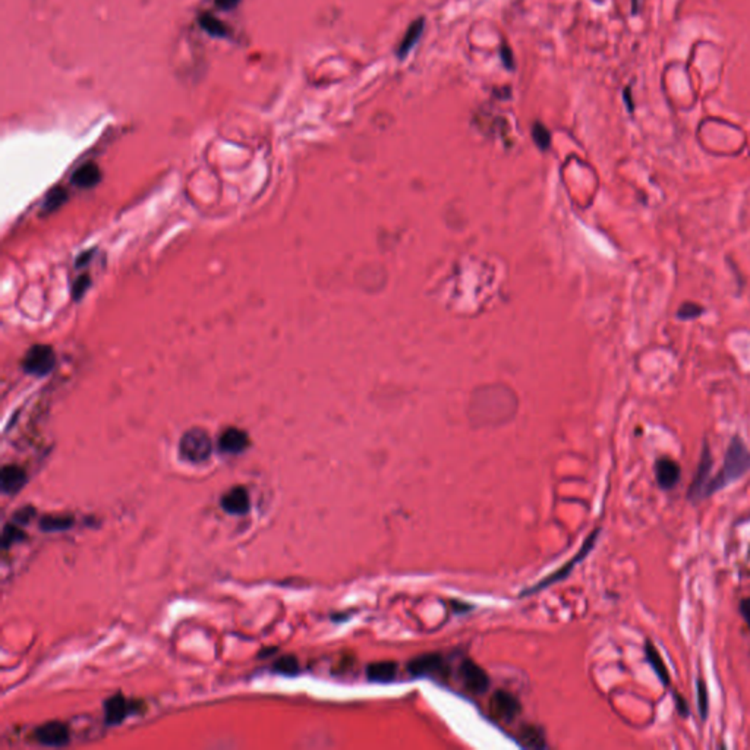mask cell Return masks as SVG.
<instances>
[{"instance_id":"6da1fadb","label":"cell","mask_w":750,"mask_h":750,"mask_svg":"<svg viewBox=\"0 0 750 750\" xmlns=\"http://www.w3.org/2000/svg\"><path fill=\"white\" fill-rule=\"evenodd\" d=\"M213 450L212 439L202 428L188 429L180 439L179 451L183 459L191 463H202L210 457Z\"/></svg>"},{"instance_id":"7a4b0ae2","label":"cell","mask_w":750,"mask_h":750,"mask_svg":"<svg viewBox=\"0 0 750 750\" xmlns=\"http://www.w3.org/2000/svg\"><path fill=\"white\" fill-rule=\"evenodd\" d=\"M56 365V355L50 346L35 345L24 358V369L33 375H46Z\"/></svg>"},{"instance_id":"3957f363","label":"cell","mask_w":750,"mask_h":750,"mask_svg":"<svg viewBox=\"0 0 750 750\" xmlns=\"http://www.w3.org/2000/svg\"><path fill=\"white\" fill-rule=\"evenodd\" d=\"M750 466V454L746 450L744 444L740 440H734L728 449L727 459H725V468L722 472L721 481L727 483V479H733L740 476L747 468Z\"/></svg>"},{"instance_id":"277c9868","label":"cell","mask_w":750,"mask_h":750,"mask_svg":"<svg viewBox=\"0 0 750 750\" xmlns=\"http://www.w3.org/2000/svg\"><path fill=\"white\" fill-rule=\"evenodd\" d=\"M34 737L38 743L45 746L60 747L69 743V730L64 722L49 721L37 728Z\"/></svg>"},{"instance_id":"5b68a950","label":"cell","mask_w":750,"mask_h":750,"mask_svg":"<svg viewBox=\"0 0 750 750\" xmlns=\"http://www.w3.org/2000/svg\"><path fill=\"white\" fill-rule=\"evenodd\" d=\"M459 676L466 689L472 693H484L490 686V679L487 673L471 659H466L461 664Z\"/></svg>"},{"instance_id":"8992f818","label":"cell","mask_w":750,"mask_h":750,"mask_svg":"<svg viewBox=\"0 0 750 750\" xmlns=\"http://www.w3.org/2000/svg\"><path fill=\"white\" fill-rule=\"evenodd\" d=\"M596 533H598V532H595V533H594L592 536H589V538H588V541H587V543H585V546H583V548L580 550V553H577V554H576V555H575V557H573V558H572L570 561H567L565 566H562L561 569H558L557 572H554L553 575H550V576H548L547 579H544L543 582H539V583H538V585H536L535 588H531V589L525 591V592H524V595H528V594H533V592H538V591H541V589H544V588H548V587H551V585H553V583H555V582H558V580H561V579H565V577H567V576H569V573H570V572L573 570V567H575V566L577 565V562H579V561H582L583 558H585V557L588 555L589 550L592 548V546H594V543H595V538H596Z\"/></svg>"},{"instance_id":"52a82bcc","label":"cell","mask_w":750,"mask_h":750,"mask_svg":"<svg viewBox=\"0 0 750 750\" xmlns=\"http://www.w3.org/2000/svg\"><path fill=\"white\" fill-rule=\"evenodd\" d=\"M520 705L517 699L507 692H495L490 699V712L494 718L502 721H512L517 717Z\"/></svg>"},{"instance_id":"ba28073f","label":"cell","mask_w":750,"mask_h":750,"mask_svg":"<svg viewBox=\"0 0 750 750\" xmlns=\"http://www.w3.org/2000/svg\"><path fill=\"white\" fill-rule=\"evenodd\" d=\"M220 506L229 514L242 516L248 513L249 506H251V500H249L248 490L241 485L231 488L221 497Z\"/></svg>"},{"instance_id":"9c48e42d","label":"cell","mask_w":750,"mask_h":750,"mask_svg":"<svg viewBox=\"0 0 750 750\" xmlns=\"http://www.w3.org/2000/svg\"><path fill=\"white\" fill-rule=\"evenodd\" d=\"M409 673L413 676H432V674H442L446 670V664L442 655L429 654V655H421L415 658L408 665Z\"/></svg>"},{"instance_id":"30bf717a","label":"cell","mask_w":750,"mask_h":750,"mask_svg":"<svg viewBox=\"0 0 750 750\" xmlns=\"http://www.w3.org/2000/svg\"><path fill=\"white\" fill-rule=\"evenodd\" d=\"M134 710V703H129L120 693L113 695L104 702V715L108 725H119L123 722Z\"/></svg>"},{"instance_id":"8fae6325","label":"cell","mask_w":750,"mask_h":750,"mask_svg":"<svg viewBox=\"0 0 750 750\" xmlns=\"http://www.w3.org/2000/svg\"><path fill=\"white\" fill-rule=\"evenodd\" d=\"M425 31V18L421 16L418 19H413L408 30L403 34V38L396 49V57L399 60H403L408 57V54L412 52V49L416 46V43L421 40L422 34Z\"/></svg>"},{"instance_id":"7c38bea8","label":"cell","mask_w":750,"mask_h":750,"mask_svg":"<svg viewBox=\"0 0 750 750\" xmlns=\"http://www.w3.org/2000/svg\"><path fill=\"white\" fill-rule=\"evenodd\" d=\"M249 444L248 434L239 428H227L219 439V447L229 454L242 453Z\"/></svg>"},{"instance_id":"4fadbf2b","label":"cell","mask_w":750,"mask_h":750,"mask_svg":"<svg viewBox=\"0 0 750 750\" xmlns=\"http://www.w3.org/2000/svg\"><path fill=\"white\" fill-rule=\"evenodd\" d=\"M27 483L25 471L16 465H6L0 473L4 494H16Z\"/></svg>"},{"instance_id":"5bb4252c","label":"cell","mask_w":750,"mask_h":750,"mask_svg":"<svg viewBox=\"0 0 750 750\" xmlns=\"http://www.w3.org/2000/svg\"><path fill=\"white\" fill-rule=\"evenodd\" d=\"M655 476H657V483L661 488L670 490L679 481L680 466L674 461L664 457V459H659L655 465Z\"/></svg>"},{"instance_id":"9a60e30c","label":"cell","mask_w":750,"mask_h":750,"mask_svg":"<svg viewBox=\"0 0 750 750\" xmlns=\"http://www.w3.org/2000/svg\"><path fill=\"white\" fill-rule=\"evenodd\" d=\"M398 671H399V665L398 662H393V661L372 662L371 665H368V669H367L368 679L371 681H380V683H387V681L394 680L396 676H398Z\"/></svg>"},{"instance_id":"2e32d148","label":"cell","mask_w":750,"mask_h":750,"mask_svg":"<svg viewBox=\"0 0 750 750\" xmlns=\"http://www.w3.org/2000/svg\"><path fill=\"white\" fill-rule=\"evenodd\" d=\"M100 178H101V173H100V169L97 168V164L87 163L84 166H81V168L74 173L72 182L74 185L79 188H93L94 185L98 183Z\"/></svg>"},{"instance_id":"e0dca14e","label":"cell","mask_w":750,"mask_h":750,"mask_svg":"<svg viewBox=\"0 0 750 750\" xmlns=\"http://www.w3.org/2000/svg\"><path fill=\"white\" fill-rule=\"evenodd\" d=\"M74 517L72 516H62V514H49L45 516L40 520V529L45 532H59V531H67L71 529L74 525Z\"/></svg>"},{"instance_id":"ac0fdd59","label":"cell","mask_w":750,"mask_h":750,"mask_svg":"<svg viewBox=\"0 0 750 750\" xmlns=\"http://www.w3.org/2000/svg\"><path fill=\"white\" fill-rule=\"evenodd\" d=\"M519 739H520V743L526 747L543 749L546 746L543 732L538 730V728L533 725H525L522 730H520Z\"/></svg>"},{"instance_id":"d6986e66","label":"cell","mask_w":750,"mask_h":750,"mask_svg":"<svg viewBox=\"0 0 750 750\" xmlns=\"http://www.w3.org/2000/svg\"><path fill=\"white\" fill-rule=\"evenodd\" d=\"M275 671L280 673V674H284V676H295L298 674L299 671V662L295 657L292 655H286V657H282L276 661L275 664Z\"/></svg>"},{"instance_id":"ffe728a7","label":"cell","mask_w":750,"mask_h":750,"mask_svg":"<svg viewBox=\"0 0 750 750\" xmlns=\"http://www.w3.org/2000/svg\"><path fill=\"white\" fill-rule=\"evenodd\" d=\"M532 138L535 141V144L538 145V147L541 150H546L550 147V142H551V135H550V131L547 129V127H544L543 123L541 122H535L533 127H532Z\"/></svg>"},{"instance_id":"44dd1931","label":"cell","mask_w":750,"mask_h":750,"mask_svg":"<svg viewBox=\"0 0 750 750\" xmlns=\"http://www.w3.org/2000/svg\"><path fill=\"white\" fill-rule=\"evenodd\" d=\"M647 655H648L650 662H651L652 667H654V670L657 671L658 677L664 681V684H669V683H670V676H669V673L665 671V667H664V664H662V661H661L658 652L651 647V643L647 645Z\"/></svg>"},{"instance_id":"7402d4cb","label":"cell","mask_w":750,"mask_h":750,"mask_svg":"<svg viewBox=\"0 0 750 750\" xmlns=\"http://www.w3.org/2000/svg\"><path fill=\"white\" fill-rule=\"evenodd\" d=\"M200 23H201V27H202L207 33H210L212 35H217V37H224V34H226V28H224V25L220 23V21L216 19L214 16L204 13V15H201V18H200Z\"/></svg>"},{"instance_id":"603a6c76","label":"cell","mask_w":750,"mask_h":750,"mask_svg":"<svg viewBox=\"0 0 750 750\" xmlns=\"http://www.w3.org/2000/svg\"><path fill=\"white\" fill-rule=\"evenodd\" d=\"M24 538H25V533L23 531L16 528L15 525L8 524L4 528V533H2V547L8 550L11 546L19 543V541H23Z\"/></svg>"},{"instance_id":"cb8c5ba5","label":"cell","mask_w":750,"mask_h":750,"mask_svg":"<svg viewBox=\"0 0 750 750\" xmlns=\"http://www.w3.org/2000/svg\"><path fill=\"white\" fill-rule=\"evenodd\" d=\"M702 312H703V309L699 305L692 304V302H686L679 309V317L683 318V320H692V318L699 317Z\"/></svg>"},{"instance_id":"d4e9b609","label":"cell","mask_w":750,"mask_h":750,"mask_svg":"<svg viewBox=\"0 0 750 750\" xmlns=\"http://www.w3.org/2000/svg\"><path fill=\"white\" fill-rule=\"evenodd\" d=\"M67 200V192L65 190H54L50 192L47 201H46V210H53V208H57L62 202H64Z\"/></svg>"},{"instance_id":"484cf974","label":"cell","mask_w":750,"mask_h":750,"mask_svg":"<svg viewBox=\"0 0 750 750\" xmlns=\"http://www.w3.org/2000/svg\"><path fill=\"white\" fill-rule=\"evenodd\" d=\"M500 56H502V60L503 64L507 69H514V57H513V53H512V49L506 45L502 46V49H500Z\"/></svg>"},{"instance_id":"4316f807","label":"cell","mask_w":750,"mask_h":750,"mask_svg":"<svg viewBox=\"0 0 750 750\" xmlns=\"http://www.w3.org/2000/svg\"><path fill=\"white\" fill-rule=\"evenodd\" d=\"M90 286V279L87 276L79 277L74 284V298L78 299L81 295H84V292Z\"/></svg>"},{"instance_id":"83f0119b","label":"cell","mask_w":750,"mask_h":750,"mask_svg":"<svg viewBox=\"0 0 750 750\" xmlns=\"http://www.w3.org/2000/svg\"><path fill=\"white\" fill-rule=\"evenodd\" d=\"M740 613H742L743 618L746 620L747 626H749V629H750V598H746V599L742 601V604H740Z\"/></svg>"},{"instance_id":"f1b7e54d","label":"cell","mask_w":750,"mask_h":750,"mask_svg":"<svg viewBox=\"0 0 750 750\" xmlns=\"http://www.w3.org/2000/svg\"><path fill=\"white\" fill-rule=\"evenodd\" d=\"M239 2H241V0H216L217 6H220L221 9H226V11L233 9L235 6H238Z\"/></svg>"},{"instance_id":"f546056e","label":"cell","mask_w":750,"mask_h":750,"mask_svg":"<svg viewBox=\"0 0 750 750\" xmlns=\"http://www.w3.org/2000/svg\"><path fill=\"white\" fill-rule=\"evenodd\" d=\"M624 100H626L628 108H629V110L632 112V110H633V103H632V100H630V90H629V88L624 90Z\"/></svg>"},{"instance_id":"4dcf8cb0","label":"cell","mask_w":750,"mask_h":750,"mask_svg":"<svg viewBox=\"0 0 750 750\" xmlns=\"http://www.w3.org/2000/svg\"><path fill=\"white\" fill-rule=\"evenodd\" d=\"M639 12V0H632V13Z\"/></svg>"}]
</instances>
